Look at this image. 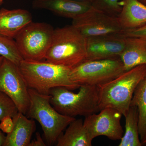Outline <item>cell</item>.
I'll return each instance as SVG.
<instances>
[{"mask_svg": "<svg viewBox=\"0 0 146 146\" xmlns=\"http://www.w3.org/2000/svg\"><path fill=\"white\" fill-rule=\"evenodd\" d=\"M146 77V65H141L98 86L100 110L111 108L125 116L130 108L136 87Z\"/></svg>", "mask_w": 146, "mask_h": 146, "instance_id": "1", "label": "cell"}, {"mask_svg": "<svg viewBox=\"0 0 146 146\" xmlns=\"http://www.w3.org/2000/svg\"><path fill=\"white\" fill-rule=\"evenodd\" d=\"M29 89L49 95L55 87H65L75 90L80 86L72 82L69 74L71 68L55 65L46 61L23 60L18 65Z\"/></svg>", "mask_w": 146, "mask_h": 146, "instance_id": "2", "label": "cell"}, {"mask_svg": "<svg viewBox=\"0 0 146 146\" xmlns=\"http://www.w3.org/2000/svg\"><path fill=\"white\" fill-rule=\"evenodd\" d=\"M86 37L72 25L54 30L45 61L72 68L85 60Z\"/></svg>", "mask_w": 146, "mask_h": 146, "instance_id": "3", "label": "cell"}, {"mask_svg": "<svg viewBox=\"0 0 146 146\" xmlns=\"http://www.w3.org/2000/svg\"><path fill=\"white\" fill-rule=\"evenodd\" d=\"M30 105L26 116L41 125L48 145H52L75 117L62 115L50 103V96L29 89Z\"/></svg>", "mask_w": 146, "mask_h": 146, "instance_id": "4", "label": "cell"}, {"mask_svg": "<svg viewBox=\"0 0 146 146\" xmlns=\"http://www.w3.org/2000/svg\"><path fill=\"white\" fill-rule=\"evenodd\" d=\"M77 93L65 87H55L50 91V103L62 115L86 116L100 112L98 86L81 85Z\"/></svg>", "mask_w": 146, "mask_h": 146, "instance_id": "5", "label": "cell"}, {"mask_svg": "<svg viewBox=\"0 0 146 146\" xmlns=\"http://www.w3.org/2000/svg\"><path fill=\"white\" fill-rule=\"evenodd\" d=\"M125 72L120 58L84 60L71 69L72 82L81 85L98 86L111 81Z\"/></svg>", "mask_w": 146, "mask_h": 146, "instance_id": "6", "label": "cell"}, {"mask_svg": "<svg viewBox=\"0 0 146 146\" xmlns=\"http://www.w3.org/2000/svg\"><path fill=\"white\" fill-rule=\"evenodd\" d=\"M54 29L45 23H31L15 37L18 49L24 60H44L52 41Z\"/></svg>", "mask_w": 146, "mask_h": 146, "instance_id": "7", "label": "cell"}, {"mask_svg": "<svg viewBox=\"0 0 146 146\" xmlns=\"http://www.w3.org/2000/svg\"><path fill=\"white\" fill-rule=\"evenodd\" d=\"M29 89L18 65L4 58L0 66V91L13 101L19 112L25 115L30 105Z\"/></svg>", "mask_w": 146, "mask_h": 146, "instance_id": "8", "label": "cell"}, {"mask_svg": "<svg viewBox=\"0 0 146 146\" xmlns=\"http://www.w3.org/2000/svg\"><path fill=\"white\" fill-rule=\"evenodd\" d=\"M72 25L86 38L123 32L117 17L93 5L85 13L73 19Z\"/></svg>", "mask_w": 146, "mask_h": 146, "instance_id": "9", "label": "cell"}, {"mask_svg": "<svg viewBox=\"0 0 146 146\" xmlns=\"http://www.w3.org/2000/svg\"><path fill=\"white\" fill-rule=\"evenodd\" d=\"M122 115L114 108H106L100 110L99 113L85 117L84 125L92 141L102 136L114 141L121 140L123 135L121 123Z\"/></svg>", "mask_w": 146, "mask_h": 146, "instance_id": "10", "label": "cell"}, {"mask_svg": "<svg viewBox=\"0 0 146 146\" xmlns=\"http://www.w3.org/2000/svg\"><path fill=\"white\" fill-rule=\"evenodd\" d=\"M125 39L122 33L86 37L85 60L120 58L125 47Z\"/></svg>", "mask_w": 146, "mask_h": 146, "instance_id": "11", "label": "cell"}, {"mask_svg": "<svg viewBox=\"0 0 146 146\" xmlns=\"http://www.w3.org/2000/svg\"><path fill=\"white\" fill-rule=\"evenodd\" d=\"M33 5L35 8L49 10L73 20L89 10L93 5L73 0H33Z\"/></svg>", "mask_w": 146, "mask_h": 146, "instance_id": "12", "label": "cell"}, {"mask_svg": "<svg viewBox=\"0 0 146 146\" xmlns=\"http://www.w3.org/2000/svg\"><path fill=\"white\" fill-rule=\"evenodd\" d=\"M32 22L31 14L23 9H0V35L15 39L21 31Z\"/></svg>", "mask_w": 146, "mask_h": 146, "instance_id": "13", "label": "cell"}, {"mask_svg": "<svg viewBox=\"0 0 146 146\" xmlns=\"http://www.w3.org/2000/svg\"><path fill=\"white\" fill-rule=\"evenodd\" d=\"M14 125L10 133L6 136L4 146H29L33 134L36 130L34 119L18 112L13 117Z\"/></svg>", "mask_w": 146, "mask_h": 146, "instance_id": "14", "label": "cell"}, {"mask_svg": "<svg viewBox=\"0 0 146 146\" xmlns=\"http://www.w3.org/2000/svg\"><path fill=\"white\" fill-rule=\"evenodd\" d=\"M122 9L117 18L123 31L146 24V5L138 0H123Z\"/></svg>", "mask_w": 146, "mask_h": 146, "instance_id": "15", "label": "cell"}, {"mask_svg": "<svg viewBox=\"0 0 146 146\" xmlns=\"http://www.w3.org/2000/svg\"><path fill=\"white\" fill-rule=\"evenodd\" d=\"M120 58L125 71L138 65H146V39L126 36L125 47Z\"/></svg>", "mask_w": 146, "mask_h": 146, "instance_id": "16", "label": "cell"}, {"mask_svg": "<svg viewBox=\"0 0 146 146\" xmlns=\"http://www.w3.org/2000/svg\"><path fill=\"white\" fill-rule=\"evenodd\" d=\"M58 139L56 146H91L92 140L82 119H75Z\"/></svg>", "mask_w": 146, "mask_h": 146, "instance_id": "17", "label": "cell"}, {"mask_svg": "<svg viewBox=\"0 0 146 146\" xmlns=\"http://www.w3.org/2000/svg\"><path fill=\"white\" fill-rule=\"evenodd\" d=\"M125 117V131L119 146H141L138 127V111L137 107L130 106Z\"/></svg>", "mask_w": 146, "mask_h": 146, "instance_id": "18", "label": "cell"}, {"mask_svg": "<svg viewBox=\"0 0 146 146\" xmlns=\"http://www.w3.org/2000/svg\"><path fill=\"white\" fill-rule=\"evenodd\" d=\"M130 106L137 107L138 111V127L141 141L146 133V77L136 87Z\"/></svg>", "mask_w": 146, "mask_h": 146, "instance_id": "19", "label": "cell"}, {"mask_svg": "<svg viewBox=\"0 0 146 146\" xmlns=\"http://www.w3.org/2000/svg\"><path fill=\"white\" fill-rule=\"evenodd\" d=\"M13 39L0 35V56L18 66L23 58Z\"/></svg>", "mask_w": 146, "mask_h": 146, "instance_id": "20", "label": "cell"}, {"mask_svg": "<svg viewBox=\"0 0 146 146\" xmlns=\"http://www.w3.org/2000/svg\"><path fill=\"white\" fill-rule=\"evenodd\" d=\"M18 112L13 101L6 94L0 91V121L6 116L13 117Z\"/></svg>", "mask_w": 146, "mask_h": 146, "instance_id": "21", "label": "cell"}, {"mask_svg": "<svg viewBox=\"0 0 146 146\" xmlns=\"http://www.w3.org/2000/svg\"><path fill=\"white\" fill-rule=\"evenodd\" d=\"M93 6L112 16L117 17L122 9L119 0H94Z\"/></svg>", "mask_w": 146, "mask_h": 146, "instance_id": "22", "label": "cell"}, {"mask_svg": "<svg viewBox=\"0 0 146 146\" xmlns=\"http://www.w3.org/2000/svg\"><path fill=\"white\" fill-rule=\"evenodd\" d=\"M122 34L125 36L141 37L146 39V24L136 29L123 31Z\"/></svg>", "mask_w": 146, "mask_h": 146, "instance_id": "23", "label": "cell"}, {"mask_svg": "<svg viewBox=\"0 0 146 146\" xmlns=\"http://www.w3.org/2000/svg\"><path fill=\"white\" fill-rule=\"evenodd\" d=\"M0 121V129L7 134L10 133L14 125L13 117L10 116H6Z\"/></svg>", "mask_w": 146, "mask_h": 146, "instance_id": "24", "label": "cell"}, {"mask_svg": "<svg viewBox=\"0 0 146 146\" xmlns=\"http://www.w3.org/2000/svg\"><path fill=\"white\" fill-rule=\"evenodd\" d=\"M44 141L39 132H36V136L34 140L31 141L29 146H46Z\"/></svg>", "mask_w": 146, "mask_h": 146, "instance_id": "25", "label": "cell"}, {"mask_svg": "<svg viewBox=\"0 0 146 146\" xmlns=\"http://www.w3.org/2000/svg\"><path fill=\"white\" fill-rule=\"evenodd\" d=\"M6 139V136L0 129V146H4Z\"/></svg>", "mask_w": 146, "mask_h": 146, "instance_id": "26", "label": "cell"}, {"mask_svg": "<svg viewBox=\"0 0 146 146\" xmlns=\"http://www.w3.org/2000/svg\"><path fill=\"white\" fill-rule=\"evenodd\" d=\"M73 1H77L84 2H88L93 3L94 0H73Z\"/></svg>", "mask_w": 146, "mask_h": 146, "instance_id": "27", "label": "cell"}, {"mask_svg": "<svg viewBox=\"0 0 146 146\" xmlns=\"http://www.w3.org/2000/svg\"><path fill=\"white\" fill-rule=\"evenodd\" d=\"M141 143H142L143 145H146V133L143 139L141 141Z\"/></svg>", "mask_w": 146, "mask_h": 146, "instance_id": "28", "label": "cell"}, {"mask_svg": "<svg viewBox=\"0 0 146 146\" xmlns=\"http://www.w3.org/2000/svg\"><path fill=\"white\" fill-rule=\"evenodd\" d=\"M4 58L2 56H0V66L1 65L2 63L3 62V60H4Z\"/></svg>", "mask_w": 146, "mask_h": 146, "instance_id": "29", "label": "cell"}, {"mask_svg": "<svg viewBox=\"0 0 146 146\" xmlns=\"http://www.w3.org/2000/svg\"><path fill=\"white\" fill-rule=\"evenodd\" d=\"M138 1L146 5V0H138Z\"/></svg>", "mask_w": 146, "mask_h": 146, "instance_id": "30", "label": "cell"}, {"mask_svg": "<svg viewBox=\"0 0 146 146\" xmlns=\"http://www.w3.org/2000/svg\"><path fill=\"white\" fill-rule=\"evenodd\" d=\"M3 2V0H0V5H1Z\"/></svg>", "mask_w": 146, "mask_h": 146, "instance_id": "31", "label": "cell"}]
</instances>
